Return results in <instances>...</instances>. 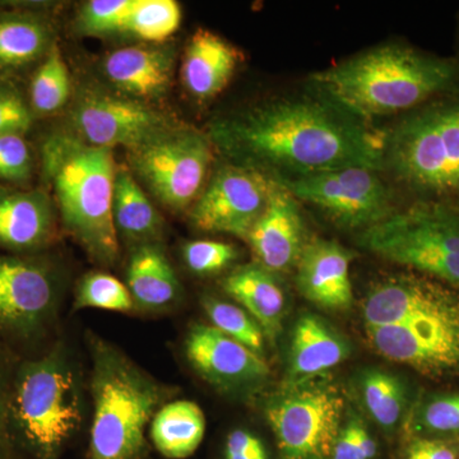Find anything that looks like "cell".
Masks as SVG:
<instances>
[{"mask_svg": "<svg viewBox=\"0 0 459 459\" xmlns=\"http://www.w3.org/2000/svg\"><path fill=\"white\" fill-rule=\"evenodd\" d=\"M128 289L134 303L148 309H161L177 300L179 281L159 247L143 244L133 253L128 267Z\"/></svg>", "mask_w": 459, "mask_h": 459, "instance_id": "obj_26", "label": "cell"}, {"mask_svg": "<svg viewBox=\"0 0 459 459\" xmlns=\"http://www.w3.org/2000/svg\"><path fill=\"white\" fill-rule=\"evenodd\" d=\"M223 290L258 323L265 337L276 340L285 318L287 296L279 274L262 265H243L223 281Z\"/></svg>", "mask_w": 459, "mask_h": 459, "instance_id": "obj_20", "label": "cell"}, {"mask_svg": "<svg viewBox=\"0 0 459 459\" xmlns=\"http://www.w3.org/2000/svg\"><path fill=\"white\" fill-rule=\"evenodd\" d=\"M3 190H4V189H3L2 186H0V193H2Z\"/></svg>", "mask_w": 459, "mask_h": 459, "instance_id": "obj_42", "label": "cell"}, {"mask_svg": "<svg viewBox=\"0 0 459 459\" xmlns=\"http://www.w3.org/2000/svg\"><path fill=\"white\" fill-rule=\"evenodd\" d=\"M385 168L422 195H459V96L412 111L385 134Z\"/></svg>", "mask_w": 459, "mask_h": 459, "instance_id": "obj_6", "label": "cell"}, {"mask_svg": "<svg viewBox=\"0 0 459 459\" xmlns=\"http://www.w3.org/2000/svg\"><path fill=\"white\" fill-rule=\"evenodd\" d=\"M352 255L340 243L312 238L296 264V285L307 301L329 312H346L353 305L350 267Z\"/></svg>", "mask_w": 459, "mask_h": 459, "instance_id": "obj_18", "label": "cell"}, {"mask_svg": "<svg viewBox=\"0 0 459 459\" xmlns=\"http://www.w3.org/2000/svg\"><path fill=\"white\" fill-rule=\"evenodd\" d=\"M71 93V77L62 53L53 45L47 57L36 71L30 90L31 110L48 115L60 110Z\"/></svg>", "mask_w": 459, "mask_h": 459, "instance_id": "obj_30", "label": "cell"}, {"mask_svg": "<svg viewBox=\"0 0 459 459\" xmlns=\"http://www.w3.org/2000/svg\"><path fill=\"white\" fill-rule=\"evenodd\" d=\"M12 430L38 459H56L82 420L80 388L60 350L23 362L12 380Z\"/></svg>", "mask_w": 459, "mask_h": 459, "instance_id": "obj_5", "label": "cell"}, {"mask_svg": "<svg viewBox=\"0 0 459 459\" xmlns=\"http://www.w3.org/2000/svg\"><path fill=\"white\" fill-rule=\"evenodd\" d=\"M212 135L240 165L271 171V178L385 169V134L314 92L249 108L217 123Z\"/></svg>", "mask_w": 459, "mask_h": 459, "instance_id": "obj_1", "label": "cell"}, {"mask_svg": "<svg viewBox=\"0 0 459 459\" xmlns=\"http://www.w3.org/2000/svg\"><path fill=\"white\" fill-rule=\"evenodd\" d=\"M299 202L319 208L338 225L364 230L394 212L392 195L377 170L361 166L296 178H272Z\"/></svg>", "mask_w": 459, "mask_h": 459, "instance_id": "obj_9", "label": "cell"}, {"mask_svg": "<svg viewBox=\"0 0 459 459\" xmlns=\"http://www.w3.org/2000/svg\"><path fill=\"white\" fill-rule=\"evenodd\" d=\"M137 0H92L81 12L80 26L90 35L126 31Z\"/></svg>", "mask_w": 459, "mask_h": 459, "instance_id": "obj_35", "label": "cell"}, {"mask_svg": "<svg viewBox=\"0 0 459 459\" xmlns=\"http://www.w3.org/2000/svg\"><path fill=\"white\" fill-rule=\"evenodd\" d=\"M402 437L459 442V394H427L413 402Z\"/></svg>", "mask_w": 459, "mask_h": 459, "instance_id": "obj_29", "label": "cell"}, {"mask_svg": "<svg viewBox=\"0 0 459 459\" xmlns=\"http://www.w3.org/2000/svg\"><path fill=\"white\" fill-rule=\"evenodd\" d=\"M49 198L39 190L0 193V247L26 252L44 246L53 232Z\"/></svg>", "mask_w": 459, "mask_h": 459, "instance_id": "obj_22", "label": "cell"}, {"mask_svg": "<svg viewBox=\"0 0 459 459\" xmlns=\"http://www.w3.org/2000/svg\"><path fill=\"white\" fill-rule=\"evenodd\" d=\"M397 459H459V442L402 437Z\"/></svg>", "mask_w": 459, "mask_h": 459, "instance_id": "obj_39", "label": "cell"}, {"mask_svg": "<svg viewBox=\"0 0 459 459\" xmlns=\"http://www.w3.org/2000/svg\"><path fill=\"white\" fill-rule=\"evenodd\" d=\"M74 126L89 146H123L134 151L172 131L164 115L134 100L110 95L86 96L78 102Z\"/></svg>", "mask_w": 459, "mask_h": 459, "instance_id": "obj_14", "label": "cell"}, {"mask_svg": "<svg viewBox=\"0 0 459 459\" xmlns=\"http://www.w3.org/2000/svg\"><path fill=\"white\" fill-rule=\"evenodd\" d=\"M56 300L47 265L21 256L0 255V329L18 338L40 333Z\"/></svg>", "mask_w": 459, "mask_h": 459, "instance_id": "obj_15", "label": "cell"}, {"mask_svg": "<svg viewBox=\"0 0 459 459\" xmlns=\"http://www.w3.org/2000/svg\"><path fill=\"white\" fill-rule=\"evenodd\" d=\"M186 356L193 369L221 391L247 394L267 382L264 356L226 336L212 325H195L186 338Z\"/></svg>", "mask_w": 459, "mask_h": 459, "instance_id": "obj_16", "label": "cell"}, {"mask_svg": "<svg viewBox=\"0 0 459 459\" xmlns=\"http://www.w3.org/2000/svg\"><path fill=\"white\" fill-rule=\"evenodd\" d=\"M92 347L90 459H142L147 425L170 391L104 341H93Z\"/></svg>", "mask_w": 459, "mask_h": 459, "instance_id": "obj_4", "label": "cell"}, {"mask_svg": "<svg viewBox=\"0 0 459 459\" xmlns=\"http://www.w3.org/2000/svg\"><path fill=\"white\" fill-rule=\"evenodd\" d=\"M270 175L244 165L221 168L193 208L190 219L205 232L246 238L267 207Z\"/></svg>", "mask_w": 459, "mask_h": 459, "instance_id": "obj_12", "label": "cell"}, {"mask_svg": "<svg viewBox=\"0 0 459 459\" xmlns=\"http://www.w3.org/2000/svg\"><path fill=\"white\" fill-rule=\"evenodd\" d=\"M359 246L459 291V211L424 202L364 230Z\"/></svg>", "mask_w": 459, "mask_h": 459, "instance_id": "obj_7", "label": "cell"}, {"mask_svg": "<svg viewBox=\"0 0 459 459\" xmlns=\"http://www.w3.org/2000/svg\"><path fill=\"white\" fill-rule=\"evenodd\" d=\"M105 74L123 92L140 99L164 95L171 81L172 57L159 48L129 47L111 53Z\"/></svg>", "mask_w": 459, "mask_h": 459, "instance_id": "obj_23", "label": "cell"}, {"mask_svg": "<svg viewBox=\"0 0 459 459\" xmlns=\"http://www.w3.org/2000/svg\"><path fill=\"white\" fill-rule=\"evenodd\" d=\"M44 161L65 228L93 259L113 264L119 255V237L111 151L54 138L45 147Z\"/></svg>", "mask_w": 459, "mask_h": 459, "instance_id": "obj_3", "label": "cell"}, {"mask_svg": "<svg viewBox=\"0 0 459 459\" xmlns=\"http://www.w3.org/2000/svg\"><path fill=\"white\" fill-rule=\"evenodd\" d=\"M75 309L95 307L111 312H129L134 300L128 286L107 273H90L82 281L75 295Z\"/></svg>", "mask_w": 459, "mask_h": 459, "instance_id": "obj_33", "label": "cell"}, {"mask_svg": "<svg viewBox=\"0 0 459 459\" xmlns=\"http://www.w3.org/2000/svg\"><path fill=\"white\" fill-rule=\"evenodd\" d=\"M365 332L374 351L385 360L433 379L459 376V316L365 327Z\"/></svg>", "mask_w": 459, "mask_h": 459, "instance_id": "obj_11", "label": "cell"}, {"mask_svg": "<svg viewBox=\"0 0 459 459\" xmlns=\"http://www.w3.org/2000/svg\"><path fill=\"white\" fill-rule=\"evenodd\" d=\"M202 307L212 323V327L263 356L264 333L258 323L243 307L210 296L202 300Z\"/></svg>", "mask_w": 459, "mask_h": 459, "instance_id": "obj_32", "label": "cell"}, {"mask_svg": "<svg viewBox=\"0 0 459 459\" xmlns=\"http://www.w3.org/2000/svg\"><path fill=\"white\" fill-rule=\"evenodd\" d=\"M237 247L222 241H190L184 247V259L189 270L201 276L220 273L237 261Z\"/></svg>", "mask_w": 459, "mask_h": 459, "instance_id": "obj_36", "label": "cell"}, {"mask_svg": "<svg viewBox=\"0 0 459 459\" xmlns=\"http://www.w3.org/2000/svg\"><path fill=\"white\" fill-rule=\"evenodd\" d=\"M361 310L365 327L455 316H459V291L424 274H392L370 287Z\"/></svg>", "mask_w": 459, "mask_h": 459, "instance_id": "obj_13", "label": "cell"}, {"mask_svg": "<svg viewBox=\"0 0 459 459\" xmlns=\"http://www.w3.org/2000/svg\"><path fill=\"white\" fill-rule=\"evenodd\" d=\"M246 240L256 264L276 274L294 270L309 241L300 202L274 179L267 207Z\"/></svg>", "mask_w": 459, "mask_h": 459, "instance_id": "obj_17", "label": "cell"}, {"mask_svg": "<svg viewBox=\"0 0 459 459\" xmlns=\"http://www.w3.org/2000/svg\"><path fill=\"white\" fill-rule=\"evenodd\" d=\"M181 8L174 0H137L126 31L142 40L162 42L179 29Z\"/></svg>", "mask_w": 459, "mask_h": 459, "instance_id": "obj_31", "label": "cell"}, {"mask_svg": "<svg viewBox=\"0 0 459 459\" xmlns=\"http://www.w3.org/2000/svg\"><path fill=\"white\" fill-rule=\"evenodd\" d=\"M238 59L230 42L208 30H198L190 39L183 63V81L193 96L212 99L228 86Z\"/></svg>", "mask_w": 459, "mask_h": 459, "instance_id": "obj_21", "label": "cell"}, {"mask_svg": "<svg viewBox=\"0 0 459 459\" xmlns=\"http://www.w3.org/2000/svg\"><path fill=\"white\" fill-rule=\"evenodd\" d=\"M346 411L342 392L325 377L281 389L264 410L279 459H331Z\"/></svg>", "mask_w": 459, "mask_h": 459, "instance_id": "obj_8", "label": "cell"}, {"mask_svg": "<svg viewBox=\"0 0 459 459\" xmlns=\"http://www.w3.org/2000/svg\"><path fill=\"white\" fill-rule=\"evenodd\" d=\"M32 110L14 86L0 81V138L31 128Z\"/></svg>", "mask_w": 459, "mask_h": 459, "instance_id": "obj_38", "label": "cell"}, {"mask_svg": "<svg viewBox=\"0 0 459 459\" xmlns=\"http://www.w3.org/2000/svg\"><path fill=\"white\" fill-rule=\"evenodd\" d=\"M380 446L365 420L347 410L331 459H377Z\"/></svg>", "mask_w": 459, "mask_h": 459, "instance_id": "obj_34", "label": "cell"}, {"mask_svg": "<svg viewBox=\"0 0 459 459\" xmlns=\"http://www.w3.org/2000/svg\"><path fill=\"white\" fill-rule=\"evenodd\" d=\"M356 394L371 421L389 437L403 430L413 402L409 383L392 371L368 368L355 379Z\"/></svg>", "mask_w": 459, "mask_h": 459, "instance_id": "obj_24", "label": "cell"}, {"mask_svg": "<svg viewBox=\"0 0 459 459\" xmlns=\"http://www.w3.org/2000/svg\"><path fill=\"white\" fill-rule=\"evenodd\" d=\"M310 90L358 119L413 110L459 84L455 60L407 45L374 48L309 77Z\"/></svg>", "mask_w": 459, "mask_h": 459, "instance_id": "obj_2", "label": "cell"}, {"mask_svg": "<svg viewBox=\"0 0 459 459\" xmlns=\"http://www.w3.org/2000/svg\"><path fill=\"white\" fill-rule=\"evenodd\" d=\"M49 30L26 14L0 16V71H17L48 54Z\"/></svg>", "mask_w": 459, "mask_h": 459, "instance_id": "obj_27", "label": "cell"}, {"mask_svg": "<svg viewBox=\"0 0 459 459\" xmlns=\"http://www.w3.org/2000/svg\"><path fill=\"white\" fill-rule=\"evenodd\" d=\"M225 459H270L264 444L247 430L231 431L225 443Z\"/></svg>", "mask_w": 459, "mask_h": 459, "instance_id": "obj_41", "label": "cell"}, {"mask_svg": "<svg viewBox=\"0 0 459 459\" xmlns=\"http://www.w3.org/2000/svg\"><path fill=\"white\" fill-rule=\"evenodd\" d=\"M114 220L117 232L134 240L156 237L161 230V217L128 171H117Z\"/></svg>", "mask_w": 459, "mask_h": 459, "instance_id": "obj_28", "label": "cell"}, {"mask_svg": "<svg viewBox=\"0 0 459 459\" xmlns=\"http://www.w3.org/2000/svg\"><path fill=\"white\" fill-rule=\"evenodd\" d=\"M150 433L153 446L165 458H188L204 442V412L193 401L170 402L157 411Z\"/></svg>", "mask_w": 459, "mask_h": 459, "instance_id": "obj_25", "label": "cell"}, {"mask_svg": "<svg viewBox=\"0 0 459 459\" xmlns=\"http://www.w3.org/2000/svg\"><path fill=\"white\" fill-rule=\"evenodd\" d=\"M32 172V155L22 134L0 138V179L11 183L29 180Z\"/></svg>", "mask_w": 459, "mask_h": 459, "instance_id": "obj_37", "label": "cell"}, {"mask_svg": "<svg viewBox=\"0 0 459 459\" xmlns=\"http://www.w3.org/2000/svg\"><path fill=\"white\" fill-rule=\"evenodd\" d=\"M12 380L9 377L7 361L0 349V459H13V443H12L11 401Z\"/></svg>", "mask_w": 459, "mask_h": 459, "instance_id": "obj_40", "label": "cell"}, {"mask_svg": "<svg viewBox=\"0 0 459 459\" xmlns=\"http://www.w3.org/2000/svg\"><path fill=\"white\" fill-rule=\"evenodd\" d=\"M351 353L350 341L327 320L316 314H304L292 328L282 389L322 379Z\"/></svg>", "mask_w": 459, "mask_h": 459, "instance_id": "obj_19", "label": "cell"}, {"mask_svg": "<svg viewBox=\"0 0 459 459\" xmlns=\"http://www.w3.org/2000/svg\"><path fill=\"white\" fill-rule=\"evenodd\" d=\"M212 144L193 129H172L132 151V164L151 192L172 210L188 208L201 195L212 164Z\"/></svg>", "mask_w": 459, "mask_h": 459, "instance_id": "obj_10", "label": "cell"}]
</instances>
